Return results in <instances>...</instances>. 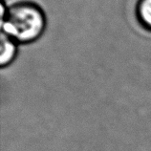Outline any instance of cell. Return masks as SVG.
Masks as SVG:
<instances>
[{"label": "cell", "mask_w": 151, "mask_h": 151, "mask_svg": "<svg viewBox=\"0 0 151 151\" xmlns=\"http://www.w3.org/2000/svg\"><path fill=\"white\" fill-rule=\"evenodd\" d=\"M134 15L138 24L151 33V0H136Z\"/></svg>", "instance_id": "cell-3"}, {"label": "cell", "mask_w": 151, "mask_h": 151, "mask_svg": "<svg viewBox=\"0 0 151 151\" xmlns=\"http://www.w3.org/2000/svg\"><path fill=\"white\" fill-rule=\"evenodd\" d=\"M48 18L43 7L35 0H1V32L19 45L34 44L45 34Z\"/></svg>", "instance_id": "cell-1"}, {"label": "cell", "mask_w": 151, "mask_h": 151, "mask_svg": "<svg viewBox=\"0 0 151 151\" xmlns=\"http://www.w3.org/2000/svg\"><path fill=\"white\" fill-rule=\"evenodd\" d=\"M19 46L20 45L12 37L0 33V66L2 69L10 67L17 60Z\"/></svg>", "instance_id": "cell-2"}]
</instances>
